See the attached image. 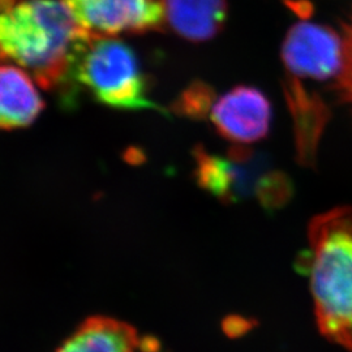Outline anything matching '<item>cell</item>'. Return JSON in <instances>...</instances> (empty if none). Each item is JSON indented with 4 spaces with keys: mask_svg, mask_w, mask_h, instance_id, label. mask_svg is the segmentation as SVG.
Listing matches in <instances>:
<instances>
[{
    "mask_svg": "<svg viewBox=\"0 0 352 352\" xmlns=\"http://www.w3.org/2000/svg\"><path fill=\"white\" fill-rule=\"evenodd\" d=\"M85 36L62 0H21L0 11V60L49 90L62 89Z\"/></svg>",
    "mask_w": 352,
    "mask_h": 352,
    "instance_id": "6da1fadb",
    "label": "cell"
},
{
    "mask_svg": "<svg viewBox=\"0 0 352 352\" xmlns=\"http://www.w3.org/2000/svg\"><path fill=\"white\" fill-rule=\"evenodd\" d=\"M309 248L299 266L309 277L317 327L352 352V208L318 214L308 226Z\"/></svg>",
    "mask_w": 352,
    "mask_h": 352,
    "instance_id": "7a4b0ae2",
    "label": "cell"
},
{
    "mask_svg": "<svg viewBox=\"0 0 352 352\" xmlns=\"http://www.w3.org/2000/svg\"><path fill=\"white\" fill-rule=\"evenodd\" d=\"M84 89L104 106L116 110H155L164 113L149 97L148 78L135 50L120 39L87 34L77 46L62 87L67 103Z\"/></svg>",
    "mask_w": 352,
    "mask_h": 352,
    "instance_id": "3957f363",
    "label": "cell"
},
{
    "mask_svg": "<svg viewBox=\"0 0 352 352\" xmlns=\"http://www.w3.org/2000/svg\"><path fill=\"white\" fill-rule=\"evenodd\" d=\"M193 157L197 184L223 204L254 199L266 210L274 212L294 195L289 176L245 145H232L225 155L212 154L199 145Z\"/></svg>",
    "mask_w": 352,
    "mask_h": 352,
    "instance_id": "277c9868",
    "label": "cell"
},
{
    "mask_svg": "<svg viewBox=\"0 0 352 352\" xmlns=\"http://www.w3.org/2000/svg\"><path fill=\"white\" fill-rule=\"evenodd\" d=\"M89 36L145 33L166 24V0H62Z\"/></svg>",
    "mask_w": 352,
    "mask_h": 352,
    "instance_id": "5b68a950",
    "label": "cell"
},
{
    "mask_svg": "<svg viewBox=\"0 0 352 352\" xmlns=\"http://www.w3.org/2000/svg\"><path fill=\"white\" fill-rule=\"evenodd\" d=\"M342 56L343 38L331 28L309 21L291 26L282 46L286 75L298 78L337 80Z\"/></svg>",
    "mask_w": 352,
    "mask_h": 352,
    "instance_id": "8992f818",
    "label": "cell"
},
{
    "mask_svg": "<svg viewBox=\"0 0 352 352\" xmlns=\"http://www.w3.org/2000/svg\"><path fill=\"white\" fill-rule=\"evenodd\" d=\"M209 118L223 139L248 146L269 133L272 106L261 90L239 85L217 98Z\"/></svg>",
    "mask_w": 352,
    "mask_h": 352,
    "instance_id": "52a82bcc",
    "label": "cell"
},
{
    "mask_svg": "<svg viewBox=\"0 0 352 352\" xmlns=\"http://www.w3.org/2000/svg\"><path fill=\"white\" fill-rule=\"evenodd\" d=\"M283 90L294 120L298 161L302 166H314L330 110L318 94L307 90L300 78L286 75Z\"/></svg>",
    "mask_w": 352,
    "mask_h": 352,
    "instance_id": "ba28073f",
    "label": "cell"
},
{
    "mask_svg": "<svg viewBox=\"0 0 352 352\" xmlns=\"http://www.w3.org/2000/svg\"><path fill=\"white\" fill-rule=\"evenodd\" d=\"M54 352H148L135 327L107 316H93L80 324Z\"/></svg>",
    "mask_w": 352,
    "mask_h": 352,
    "instance_id": "9c48e42d",
    "label": "cell"
},
{
    "mask_svg": "<svg viewBox=\"0 0 352 352\" xmlns=\"http://www.w3.org/2000/svg\"><path fill=\"white\" fill-rule=\"evenodd\" d=\"M42 110L43 100L33 77L17 65H0V129L29 126Z\"/></svg>",
    "mask_w": 352,
    "mask_h": 352,
    "instance_id": "30bf717a",
    "label": "cell"
},
{
    "mask_svg": "<svg viewBox=\"0 0 352 352\" xmlns=\"http://www.w3.org/2000/svg\"><path fill=\"white\" fill-rule=\"evenodd\" d=\"M227 0H166V24L179 37L205 42L225 28Z\"/></svg>",
    "mask_w": 352,
    "mask_h": 352,
    "instance_id": "8fae6325",
    "label": "cell"
},
{
    "mask_svg": "<svg viewBox=\"0 0 352 352\" xmlns=\"http://www.w3.org/2000/svg\"><path fill=\"white\" fill-rule=\"evenodd\" d=\"M217 101L213 88L201 81H196L186 89L175 103V111L190 119H205L210 115Z\"/></svg>",
    "mask_w": 352,
    "mask_h": 352,
    "instance_id": "7c38bea8",
    "label": "cell"
},
{
    "mask_svg": "<svg viewBox=\"0 0 352 352\" xmlns=\"http://www.w3.org/2000/svg\"><path fill=\"white\" fill-rule=\"evenodd\" d=\"M343 56L340 75L337 77V91L340 98L352 107V16L344 28Z\"/></svg>",
    "mask_w": 352,
    "mask_h": 352,
    "instance_id": "4fadbf2b",
    "label": "cell"
},
{
    "mask_svg": "<svg viewBox=\"0 0 352 352\" xmlns=\"http://www.w3.org/2000/svg\"><path fill=\"white\" fill-rule=\"evenodd\" d=\"M226 324H230V327H225V329H226L227 333H230L232 337H235L236 333H243L251 327L250 321L235 320V318H234V321H228Z\"/></svg>",
    "mask_w": 352,
    "mask_h": 352,
    "instance_id": "5bb4252c",
    "label": "cell"
}]
</instances>
